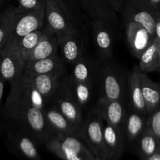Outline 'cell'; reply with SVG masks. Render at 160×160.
I'll use <instances>...</instances> for the list:
<instances>
[{"mask_svg": "<svg viewBox=\"0 0 160 160\" xmlns=\"http://www.w3.org/2000/svg\"><path fill=\"white\" fill-rule=\"evenodd\" d=\"M48 105L23 72L11 84V91L2 112L5 120L18 127L34 139L45 145L53 135L45 116Z\"/></svg>", "mask_w": 160, "mask_h": 160, "instance_id": "6da1fadb", "label": "cell"}, {"mask_svg": "<svg viewBox=\"0 0 160 160\" xmlns=\"http://www.w3.org/2000/svg\"><path fill=\"white\" fill-rule=\"evenodd\" d=\"M128 76L116 62L102 60L97 79L99 97L107 100H123L128 97Z\"/></svg>", "mask_w": 160, "mask_h": 160, "instance_id": "7a4b0ae2", "label": "cell"}, {"mask_svg": "<svg viewBox=\"0 0 160 160\" xmlns=\"http://www.w3.org/2000/svg\"><path fill=\"white\" fill-rule=\"evenodd\" d=\"M45 145L62 160H92L95 157L77 134H54Z\"/></svg>", "mask_w": 160, "mask_h": 160, "instance_id": "3957f363", "label": "cell"}, {"mask_svg": "<svg viewBox=\"0 0 160 160\" xmlns=\"http://www.w3.org/2000/svg\"><path fill=\"white\" fill-rule=\"evenodd\" d=\"M103 127L104 120L93 106L87 117H84L81 138L95 157L107 160L103 140Z\"/></svg>", "mask_w": 160, "mask_h": 160, "instance_id": "277c9868", "label": "cell"}, {"mask_svg": "<svg viewBox=\"0 0 160 160\" xmlns=\"http://www.w3.org/2000/svg\"><path fill=\"white\" fill-rule=\"evenodd\" d=\"M45 17L44 27L57 36L59 43L81 29L56 0H45Z\"/></svg>", "mask_w": 160, "mask_h": 160, "instance_id": "5b68a950", "label": "cell"}, {"mask_svg": "<svg viewBox=\"0 0 160 160\" xmlns=\"http://www.w3.org/2000/svg\"><path fill=\"white\" fill-rule=\"evenodd\" d=\"M121 12L123 23L129 22L140 23L156 38L155 28L160 12L153 8L148 0H124Z\"/></svg>", "mask_w": 160, "mask_h": 160, "instance_id": "8992f818", "label": "cell"}, {"mask_svg": "<svg viewBox=\"0 0 160 160\" xmlns=\"http://www.w3.org/2000/svg\"><path fill=\"white\" fill-rule=\"evenodd\" d=\"M45 10L32 11L17 13L12 29L6 43L0 49V53L4 50L14 48L19 41L27 34L45 26Z\"/></svg>", "mask_w": 160, "mask_h": 160, "instance_id": "52a82bcc", "label": "cell"}, {"mask_svg": "<svg viewBox=\"0 0 160 160\" xmlns=\"http://www.w3.org/2000/svg\"><path fill=\"white\" fill-rule=\"evenodd\" d=\"M112 23L101 19L92 20V31L95 51L99 59L109 60L113 55L114 35L112 34Z\"/></svg>", "mask_w": 160, "mask_h": 160, "instance_id": "ba28073f", "label": "cell"}, {"mask_svg": "<svg viewBox=\"0 0 160 160\" xmlns=\"http://www.w3.org/2000/svg\"><path fill=\"white\" fill-rule=\"evenodd\" d=\"M61 79L52 103L54 104L62 112V113L81 131L84 121V117L83 116L84 110L70 95L62 84Z\"/></svg>", "mask_w": 160, "mask_h": 160, "instance_id": "9c48e42d", "label": "cell"}, {"mask_svg": "<svg viewBox=\"0 0 160 160\" xmlns=\"http://www.w3.org/2000/svg\"><path fill=\"white\" fill-rule=\"evenodd\" d=\"M25 59L18 47L4 50L0 53V77L10 84L23 74Z\"/></svg>", "mask_w": 160, "mask_h": 160, "instance_id": "30bf717a", "label": "cell"}, {"mask_svg": "<svg viewBox=\"0 0 160 160\" xmlns=\"http://www.w3.org/2000/svg\"><path fill=\"white\" fill-rule=\"evenodd\" d=\"M94 106L102 117L105 122L123 130V125L128 111L126 101L107 100L98 97Z\"/></svg>", "mask_w": 160, "mask_h": 160, "instance_id": "8fae6325", "label": "cell"}, {"mask_svg": "<svg viewBox=\"0 0 160 160\" xmlns=\"http://www.w3.org/2000/svg\"><path fill=\"white\" fill-rule=\"evenodd\" d=\"M128 45L133 56L139 59L143 52L151 45L153 37L142 25L135 22L124 23Z\"/></svg>", "mask_w": 160, "mask_h": 160, "instance_id": "7c38bea8", "label": "cell"}, {"mask_svg": "<svg viewBox=\"0 0 160 160\" xmlns=\"http://www.w3.org/2000/svg\"><path fill=\"white\" fill-rule=\"evenodd\" d=\"M86 37L81 29L70 34L59 43L60 56L67 64L73 66L85 52Z\"/></svg>", "mask_w": 160, "mask_h": 160, "instance_id": "4fadbf2b", "label": "cell"}, {"mask_svg": "<svg viewBox=\"0 0 160 160\" xmlns=\"http://www.w3.org/2000/svg\"><path fill=\"white\" fill-rule=\"evenodd\" d=\"M103 140L107 160H118L125 148L124 131L104 121Z\"/></svg>", "mask_w": 160, "mask_h": 160, "instance_id": "5bb4252c", "label": "cell"}, {"mask_svg": "<svg viewBox=\"0 0 160 160\" xmlns=\"http://www.w3.org/2000/svg\"><path fill=\"white\" fill-rule=\"evenodd\" d=\"M9 140L18 153L28 160H42L38 152L37 142L31 135L15 125L11 124Z\"/></svg>", "mask_w": 160, "mask_h": 160, "instance_id": "9a60e30c", "label": "cell"}, {"mask_svg": "<svg viewBox=\"0 0 160 160\" xmlns=\"http://www.w3.org/2000/svg\"><path fill=\"white\" fill-rule=\"evenodd\" d=\"M101 59L92 58L84 55L73 66L70 77L78 81L91 83L96 85L98 73H99Z\"/></svg>", "mask_w": 160, "mask_h": 160, "instance_id": "2e32d148", "label": "cell"}, {"mask_svg": "<svg viewBox=\"0 0 160 160\" xmlns=\"http://www.w3.org/2000/svg\"><path fill=\"white\" fill-rule=\"evenodd\" d=\"M28 79L45 98L47 104L50 105L54 98L61 77L64 74H35L23 70Z\"/></svg>", "mask_w": 160, "mask_h": 160, "instance_id": "e0dca14e", "label": "cell"}, {"mask_svg": "<svg viewBox=\"0 0 160 160\" xmlns=\"http://www.w3.org/2000/svg\"><path fill=\"white\" fill-rule=\"evenodd\" d=\"M61 80L70 95L84 110L92 99L95 84L76 81L67 73L62 77Z\"/></svg>", "mask_w": 160, "mask_h": 160, "instance_id": "ac0fdd59", "label": "cell"}, {"mask_svg": "<svg viewBox=\"0 0 160 160\" xmlns=\"http://www.w3.org/2000/svg\"><path fill=\"white\" fill-rule=\"evenodd\" d=\"M45 116L47 123L53 134H73L81 137V130L69 120L52 103L45 108Z\"/></svg>", "mask_w": 160, "mask_h": 160, "instance_id": "d6986e66", "label": "cell"}, {"mask_svg": "<svg viewBox=\"0 0 160 160\" xmlns=\"http://www.w3.org/2000/svg\"><path fill=\"white\" fill-rule=\"evenodd\" d=\"M67 63L60 55L34 61H25L24 70L35 74H64Z\"/></svg>", "mask_w": 160, "mask_h": 160, "instance_id": "ffe728a7", "label": "cell"}, {"mask_svg": "<svg viewBox=\"0 0 160 160\" xmlns=\"http://www.w3.org/2000/svg\"><path fill=\"white\" fill-rule=\"evenodd\" d=\"M141 70L138 66H134L128 74V97L129 109L142 113L148 114L146 105L142 93L140 81Z\"/></svg>", "mask_w": 160, "mask_h": 160, "instance_id": "44dd1931", "label": "cell"}, {"mask_svg": "<svg viewBox=\"0 0 160 160\" xmlns=\"http://www.w3.org/2000/svg\"><path fill=\"white\" fill-rule=\"evenodd\" d=\"M59 40L56 34L48 29L43 28V33L38 43L33 49L26 61L39 60L52 57L58 54Z\"/></svg>", "mask_w": 160, "mask_h": 160, "instance_id": "7402d4cb", "label": "cell"}, {"mask_svg": "<svg viewBox=\"0 0 160 160\" xmlns=\"http://www.w3.org/2000/svg\"><path fill=\"white\" fill-rule=\"evenodd\" d=\"M148 116V114L128 109L123 125L125 137L128 143L134 145L141 134L145 131Z\"/></svg>", "mask_w": 160, "mask_h": 160, "instance_id": "603a6c76", "label": "cell"}, {"mask_svg": "<svg viewBox=\"0 0 160 160\" xmlns=\"http://www.w3.org/2000/svg\"><path fill=\"white\" fill-rule=\"evenodd\" d=\"M80 6L92 20L101 19L112 24H117V13L111 9L106 0H78Z\"/></svg>", "mask_w": 160, "mask_h": 160, "instance_id": "cb8c5ba5", "label": "cell"}, {"mask_svg": "<svg viewBox=\"0 0 160 160\" xmlns=\"http://www.w3.org/2000/svg\"><path fill=\"white\" fill-rule=\"evenodd\" d=\"M140 81L142 93L149 115L160 106V83L154 82L141 70Z\"/></svg>", "mask_w": 160, "mask_h": 160, "instance_id": "d4e9b609", "label": "cell"}, {"mask_svg": "<svg viewBox=\"0 0 160 160\" xmlns=\"http://www.w3.org/2000/svg\"><path fill=\"white\" fill-rule=\"evenodd\" d=\"M141 159L144 160L160 150V139L148 128L141 134L134 143Z\"/></svg>", "mask_w": 160, "mask_h": 160, "instance_id": "484cf974", "label": "cell"}, {"mask_svg": "<svg viewBox=\"0 0 160 160\" xmlns=\"http://www.w3.org/2000/svg\"><path fill=\"white\" fill-rule=\"evenodd\" d=\"M160 41L155 38L152 43L143 52L139 58L138 67L143 73L158 71Z\"/></svg>", "mask_w": 160, "mask_h": 160, "instance_id": "4316f807", "label": "cell"}, {"mask_svg": "<svg viewBox=\"0 0 160 160\" xmlns=\"http://www.w3.org/2000/svg\"><path fill=\"white\" fill-rule=\"evenodd\" d=\"M17 13L16 6H9L0 12V49L10 34Z\"/></svg>", "mask_w": 160, "mask_h": 160, "instance_id": "83f0119b", "label": "cell"}, {"mask_svg": "<svg viewBox=\"0 0 160 160\" xmlns=\"http://www.w3.org/2000/svg\"><path fill=\"white\" fill-rule=\"evenodd\" d=\"M42 33H43V28L32 31L30 34H27L26 36L22 38L15 46L20 48L25 61L28 59L31 52L33 51V49L35 48L37 44L38 43L39 40L42 35Z\"/></svg>", "mask_w": 160, "mask_h": 160, "instance_id": "f1b7e54d", "label": "cell"}, {"mask_svg": "<svg viewBox=\"0 0 160 160\" xmlns=\"http://www.w3.org/2000/svg\"><path fill=\"white\" fill-rule=\"evenodd\" d=\"M56 2L79 26L81 25L80 5L78 0H56Z\"/></svg>", "mask_w": 160, "mask_h": 160, "instance_id": "f546056e", "label": "cell"}, {"mask_svg": "<svg viewBox=\"0 0 160 160\" xmlns=\"http://www.w3.org/2000/svg\"><path fill=\"white\" fill-rule=\"evenodd\" d=\"M18 6H16L17 13L25 12L45 10V0H17Z\"/></svg>", "mask_w": 160, "mask_h": 160, "instance_id": "4dcf8cb0", "label": "cell"}, {"mask_svg": "<svg viewBox=\"0 0 160 160\" xmlns=\"http://www.w3.org/2000/svg\"><path fill=\"white\" fill-rule=\"evenodd\" d=\"M160 139V106L148 116L147 128Z\"/></svg>", "mask_w": 160, "mask_h": 160, "instance_id": "1f68e13d", "label": "cell"}, {"mask_svg": "<svg viewBox=\"0 0 160 160\" xmlns=\"http://www.w3.org/2000/svg\"><path fill=\"white\" fill-rule=\"evenodd\" d=\"M106 2L116 13L122 12L124 0H106Z\"/></svg>", "mask_w": 160, "mask_h": 160, "instance_id": "d6a6232c", "label": "cell"}, {"mask_svg": "<svg viewBox=\"0 0 160 160\" xmlns=\"http://www.w3.org/2000/svg\"><path fill=\"white\" fill-rule=\"evenodd\" d=\"M4 87H5V81L0 77V103H1L2 98L3 92H4ZM4 129V125L2 122L1 121V117H0V132Z\"/></svg>", "mask_w": 160, "mask_h": 160, "instance_id": "836d02e7", "label": "cell"}, {"mask_svg": "<svg viewBox=\"0 0 160 160\" xmlns=\"http://www.w3.org/2000/svg\"><path fill=\"white\" fill-rule=\"evenodd\" d=\"M155 35L156 38L160 41V15L158 17L156 23V28H155Z\"/></svg>", "mask_w": 160, "mask_h": 160, "instance_id": "e575fe53", "label": "cell"}, {"mask_svg": "<svg viewBox=\"0 0 160 160\" xmlns=\"http://www.w3.org/2000/svg\"><path fill=\"white\" fill-rule=\"evenodd\" d=\"M156 10L160 12V0H148Z\"/></svg>", "mask_w": 160, "mask_h": 160, "instance_id": "d590c367", "label": "cell"}, {"mask_svg": "<svg viewBox=\"0 0 160 160\" xmlns=\"http://www.w3.org/2000/svg\"><path fill=\"white\" fill-rule=\"evenodd\" d=\"M144 160H160V150L157 152H156L155 154L152 155L151 156L148 157L147 159Z\"/></svg>", "mask_w": 160, "mask_h": 160, "instance_id": "8d00e7d4", "label": "cell"}, {"mask_svg": "<svg viewBox=\"0 0 160 160\" xmlns=\"http://www.w3.org/2000/svg\"><path fill=\"white\" fill-rule=\"evenodd\" d=\"M158 72L160 73V49H159V70Z\"/></svg>", "mask_w": 160, "mask_h": 160, "instance_id": "74e56055", "label": "cell"}, {"mask_svg": "<svg viewBox=\"0 0 160 160\" xmlns=\"http://www.w3.org/2000/svg\"><path fill=\"white\" fill-rule=\"evenodd\" d=\"M92 160H106V159H100V158L95 157V158H94V159H92Z\"/></svg>", "mask_w": 160, "mask_h": 160, "instance_id": "f35d334b", "label": "cell"}, {"mask_svg": "<svg viewBox=\"0 0 160 160\" xmlns=\"http://www.w3.org/2000/svg\"><path fill=\"white\" fill-rule=\"evenodd\" d=\"M2 2V0H0V4H1V2Z\"/></svg>", "mask_w": 160, "mask_h": 160, "instance_id": "ab89813d", "label": "cell"}, {"mask_svg": "<svg viewBox=\"0 0 160 160\" xmlns=\"http://www.w3.org/2000/svg\"></svg>", "mask_w": 160, "mask_h": 160, "instance_id": "60d3db41", "label": "cell"}]
</instances>
